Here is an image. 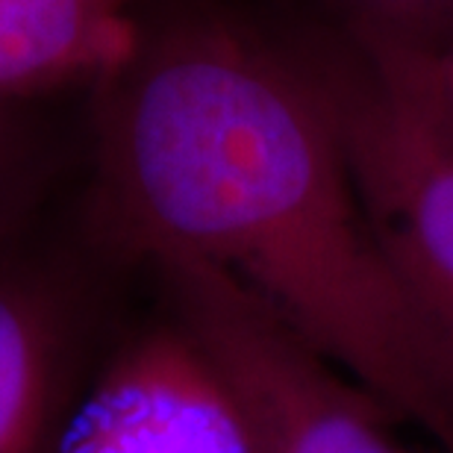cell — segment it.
Returning a JSON list of instances; mask_svg holds the SVG:
<instances>
[{
    "label": "cell",
    "mask_w": 453,
    "mask_h": 453,
    "mask_svg": "<svg viewBox=\"0 0 453 453\" xmlns=\"http://www.w3.org/2000/svg\"><path fill=\"white\" fill-rule=\"evenodd\" d=\"M83 197L139 265L177 253L230 274L453 453V362L380 250L312 53L148 0L88 88Z\"/></svg>",
    "instance_id": "obj_1"
},
{
    "label": "cell",
    "mask_w": 453,
    "mask_h": 453,
    "mask_svg": "<svg viewBox=\"0 0 453 453\" xmlns=\"http://www.w3.org/2000/svg\"><path fill=\"white\" fill-rule=\"evenodd\" d=\"M144 268L97 230L74 183L0 219V453H59Z\"/></svg>",
    "instance_id": "obj_2"
},
{
    "label": "cell",
    "mask_w": 453,
    "mask_h": 453,
    "mask_svg": "<svg viewBox=\"0 0 453 453\" xmlns=\"http://www.w3.org/2000/svg\"><path fill=\"white\" fill-rule=\"evenodd\" d=\"M142 268L221 380L253 453H406L386 427L392 412L239 280L177 253Z\"/></svg>",
    "instance_id": "obj_3"
},
{
    "label": "cell",
    "mask_w": 453,
    "mask_h": 453,
    "mask_svg": "<svg viewBox=\"0 0 453 453\" xmlns=\"http://www.w3.org/2000/svg\"><path fill=\"white\" fill-rule=\"evenodd\" d=\"M312 57L380 250L453 362V127L353 44Z\"/></svg>",
    "instance_id": "obj_4"
},
{
    "label": "cell",
    "mask_w": 453,
    "mask_h": 453,
    "mask_svg": "<svg viewBox=\"0 0 453 453\" xmlns=\"http://www.w3.org/2000/svg\"><path fill=\"white\" fill-rule=\"evenodd\" d=\"M59 453H253V445L210 362L148 288V306L106 353Z\"/></svg>",
    "instance_id": "obj_5"
},
{
    "label": "cell",
    "mask_w": 453,
    "mask_h": 453,
    "mask_svg": "<svg viewBox=\"0 0 453 453\" xmlns=\"http://www.w3.org/2000/svg\"><path fill=\"white\" fill-rule=\"evenodd\" d=\"M148 0H0V95L92 88L130 50Z\"/></svg>",
    "instance_id": "obj_6"
},
{
    "label": "cell",
    "mask_w": 453,
    "mask_h": 453,
    "mask_svg": "<svg viewBox=\"0 0 453 453\" xmlns=\"http://www.w3.org/2000/svg\"><path fill=\"white\" fill-rule=\"evenodd\" d=\"M83 171V124L65 130L48 101L0 95V219L33 210Z\"/></svg>",
    "instance_id": "obj_7"
},
{
    "label": "cell",
    "mask_w": 453,
    "mask_h": 453,
    "mask_svg": "<svg viewBox=\"0 0 453 453\" xmlns=\"http://www.w3.org/2000/svg\"><path fill=\"white\" fill-rule=\"evenodd\" d=\"M359 48H406L453 15V0H324Z\"/></svg>",
    "instance_id": "obj_8"
},
{
    "label": "cell",
    "mask_w": 453,
    "mask_h": 453,
    "mask_svg": "<svg viewBox=\"0 0 453 453\" xmlns=\"http://www.w3.org/2000/svg\"><path fill=\"white\" fill-rule=\"evenodd\" d=\"M353 48L374 59L406 92L453 127V15L427 39L406 48Z\"/></svg>",
    "instance_id": "obj_9"
}]
</instances>
